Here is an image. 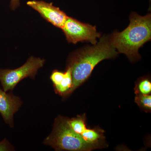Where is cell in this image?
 I'll use <instances>...</instances> for the list:
<instances>
[{
  "label": "cell",
  "mask_w": 151,
  "mask_h": 151,
  "mask_svg": "<svg viewBox=\"0 0 151 151\" xmlns=\"http://www.w3.org/2000/svg\"><path fill=\"white\" fill-rule=\"evenodd\" d=\"M119 52L113 46L111 39L107 36L101 38L94 46L76 52L70 58L67 66L72 73V88L68 95L86 81L94 67L102 60L115 57Z\"/></svg>",
  "instance_id": "cell-1"
},
{
  "label": "cell",
  "mask_w": 151,
  "mask_h": 151,
  "mask_svg": "<svg viewBox=\"0 0 151 151\" xmlns=\"http://www.w3.org/2000/svg\"><path fill=\"white\" fill-rule=\"evenodd\" d=\"M151 38L150 14L141 16L133 14L130 17L129 26L122 32H114L110 39L118 52L126 54L133 60L139 58V49Z\"/></svg>",
  "instance_id": "cell-2"
},
{
  "label": "cell",
  "mask_w": 151,
  "mask_h": 151,
  "mask_svg": "<svg viewBox=\"0 0 151 151\" xmlns=\"http://www.w3.org/2000/svg\"><path fill=\"white\" fill-rule=\"evenodd\" d=\"M67 121L65 117H57L51 133L44 141L45 145L57 151H89L98 148L86 142L81 135L74 132Z\"/></svg>",
  "instance_id": "cell-3"
},
{
  "label": "cell",
  "mask_w": 151,
  "mask_h": 151,
  "mask_svg": "<svg viewBox=\"0 0 151 151\" xmlns=\"http://www.w3.org/2000/svg\"><path fill=\"white\" fill-rule=\"evenodd\" d=\"M45 62L44 59L31 56L25 64L16 69H0V82L3 90L6 92L12 90L25 78L30 77L34 79Z\"/></svg>",
  "instance_id": "cell-4"
},
{
  "label": "cell",
  "mask_w": 151,
  "mask_h": 151,
  "mask_svg": "<svg viewBox=\"0 0 151 151\" xmlns=\"http://www.w3.org/2000/svg\"><path fill=\"white\" fill-rule=\"evenodd\" d=\"M69 43L76 44L79 42H88L93 45L97 43V38L101 34L97 32L96 27L84 24L70 17H68L61 28Z\"/></svg>",
  "instance_id": "cell-5"
},
{
  "label": "cell",
  "mask_w": 151,
  "mask_h": 151,
  "mask_svg": "<svg viewBox=\"0 0 151 151\" xmlns=\"http://www.w3.org/2000/svg\"><path fill=\"white\" fill-rule=\"evenodd\" d=\"M27 4L37 11L45 20L58 28H62L68 17L65 12L51 3L34 0L29 1Z\"/></svg>",
  "instance_id": "cell-6"
},
{
  "label": "cell",
  "mask_w": 151,
  "mask_h": 151,
  "mask_svg": "<svg viewBox=\"0 0 151 151\" xmlns=\"http://www.w3.org/2000/svg\"><path fill=\"white\" fill-rule=\"evenodd\" d=\"M22 104L20 98L12 93H6L0 88V113L6 124L14 126L13 118Z\"/></svg>",
  "instance_id": "cell-7"
},
{
  "label": "cell",
  "mask_w": 151,
  "mask_h": 151,
  "mask_svg": "<svg viewBox=\"0 0 151 151\" xmlns=\"http://www.w3.org/2000/svg\"><path fill=\"white\" fill-rule=\"evenodd\" d=\"M64 73V77L60 84L54 87L55 93L60 96L65 97L68 95L73 84L72 73L70 67L67 66Z\"/></svg>",
  "instance_id": "cell-8"
},
{
  "label": "cell",
  "mask_w": 151,
  "mask_h": 151,
  "mask_svg": "<svg viewBox=\"0 0 151 151\" xmlns=\"http://www.w3.org/2000/svg\"><path fill=\"white\" fill-rule=\"evenodd\" d=\"M81 136L86 142L96 146L99 148V142L103 139L102 133L96 129H91L86 128Z\"/></svg>",
  "instance_id": "cell-9"
},
{
  "label": "cell",
  "mask_w": 151,
  "mask_h": 151,
  "mask_svg": "<svg viewBox=\"0 0 151 151\" xmlns=\"http://www.w3.org/2000/svg\"><path fill=\"white\" fill-rule=\"evenodd\" d=\"M68 123L76 133L81 135L86 129L85 116H78L76 118L68 119Z\"/></svg>",
  "instance_id": "cell-10"
},
{
  "label": "cell",
  "mask_w": 151,
  "mask_h": 151,
  "mask_svg": "<svg viewBox=\"0 0 151 151\" xmlns=\"http://www.w3.org/2000/svg\"><path fill=\"white\" fill-rule=\"evenodd\" d=\"M135 101V103L137 104L138 106L145 112H151V95L136 94Z\"/></svg>",
  "instance_id": "cell-11"
},
{
  "label": "cell",
  "mask_w": 151,
  "mask_h": 151,
  "mask_svg": "<svg viewBox=\"0 0 151 151\" xmlns=\"http://www.w3.org/2000/svg\"><path fill=\"white\" fill-rule=\"evenodd\" d=\"M135 93L148 95L151 92V83L149 79H141L136 85L134 89Z\"/></svg>",
  "instance_id": "cell-12"
},
{
  "label": "cell",
  "mask_w": 151,
  "mask_h": 151,
  "mask_svg": "<svg viewBox=\"0 0 151 151\" xmlns=\"http://www.w3.org/2000/svg\"><path fill=\"white\" fill-rule=\"evenodd\" d=\"M10 149L9 144L6 139L0 142V151L10 150Z\"/></svg>",
  "instance_id": "cell-13"
},
{
  "label": "cell",
  "mask_w": 151,
  "mask_h": 151,
  "mask_svg": "<svg viewBox=\"0 0 151 151\" xmlns=\"http://www.w3.org/2000/svg\"><path fill=\"white\" fill-rule=\"evenodd\" d=\"M20 5V0H11L10 3V7L11 9L14 10L17 8Z\"/></svg>",
  "instance_id": "cell-14"
}]
</instances>
